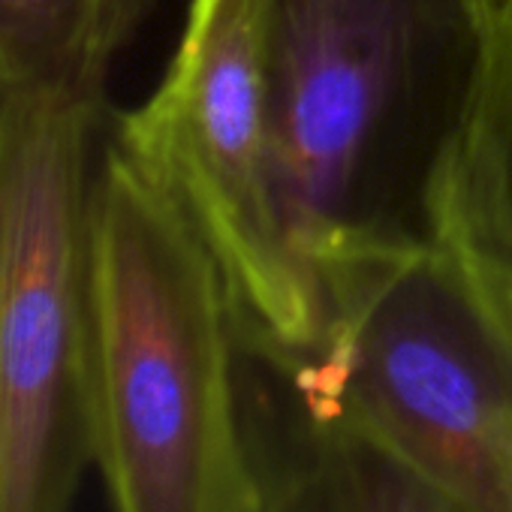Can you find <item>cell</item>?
<instances>
[{
	"label": "cell",
	"instance_id": "cell-1",
	"mask_svg": "<svg viewBox=\"0 0 512 512\" xmlns=\"http://www.w3.org/2000/svg\"><path fill=\"white\" fill-rule=\"evenodd\" d=\"M500 16L503 0H260L278 181L314 278L446 238Z\"/></svg>",
	"mask_w": 512,
	"mask_h": 512
},
{
	"label": "cell",
	"instance_id": "cell-2",
	"mask_svg": "<svg viewBox=\"0 0 512 512\" xmlns=\"http://www.w3.org/2000/svg\"><path fill=\"white\" fill-rule=\"evenodd\" d=\"M91 368L112 512H260L223 275L115 139L91 205Z\"/></svg>",
	"mask_w": 512,
	"mask_h": 512
},
{
	"label": "cell",
	"instance_id": "cell-3",
	"mask_svg": "<svg viewBox=\"0 0 512 512\" xmlns=\"http://www.w3.org/2000/svg\"><path fill=\"white\" fill-rule=\"evenodd\" d=\"M317 284L323 350L272 368L476 512H512V296L449 238L332 263Z\"/></svg>",
	"mask_w": 512,
	"mask_h": 512
},
{
	"label": "cell",
	"instance_id": "cell-4",
	"mask_svg": "<svg viewBox=\"0 0 512 512\" xmlns=\"http://www.w3.org/2000/svg\"><path fill=\"white\" fill-rule=\"evenodd\" d=\"M100 130L103 103L0 100V512H70L94 467Z\"/></svg>",
	"mask_w": 512,
	"mask_h": 512
},
{
	"label": "cell",
	"instance_id": "cell-5",
	"mask_svg": "<svg viewBox=\"0 0 512 512\" xmlns=\"http://www.w3.org/2000/svg\"><path fill=\"white\" fill-rule=\"evenodd\" d=\"M112 139L193 223L223 275L238 347L275 368L326 344V305L278 181L260 55V0H193L154 94Z\"/></svg>",
	"mask_w": 512,
	"mask_h": 512
},
{
	"label": "cell",
	"instance_id": "cell-6",
	"mask_svg": "<svg viewBox=\"0 0 512 512\" xmlns=\"http://www.w3.org/2000/svg\"><path fill=\"white\" fill-rule=\"evenodd\" d=\"M260 512H476L238 347Z\"/></svg>",
	"mask_w": 512,
	"mask_h": 512
},
{
	"label": "cell",
	"instance_id": "cell-7",
	"mask_svg": "<svg viewBox=\"0 0 512 512\" xmlns=\"http://www.w3.org/2000/svg\"><path fill=\"white\" fill-rule=\"evenodd\" d=\"M154 0H0V100L103 103L109 70Z\"/></svg>",
	"mask_w": 512,
	"mask_h": 512
},
{
	"label": "cell",
	"instance_id": "cell-8",
	"mask_svg": "<svg viewBox=\"0 0 512 512\" xmlns=\"http://www.w3.org/2000/svg\"><path fill=\"white\" fill-rule=\"evenodd\" d=\"M446 238L512 296V19L506 16L452 181Z\"/></svg>",
	"mask_w": 512,
	"mask_h": 512
},
{
	"label": "cell",
	"instance_id": "cell-9",
	"mask_svg": "<svg viewBox=\"0 0 512 512\" xmlns=\"http://www.w3.org/2000/svg\"><path fill=\"white\" fill-rule=\"evenodd\" d=\"M503 16L512 19V0H503Z\"/></svg>",
	"mask_w": 512,
	"mask_h": 512
}]
</instances>
